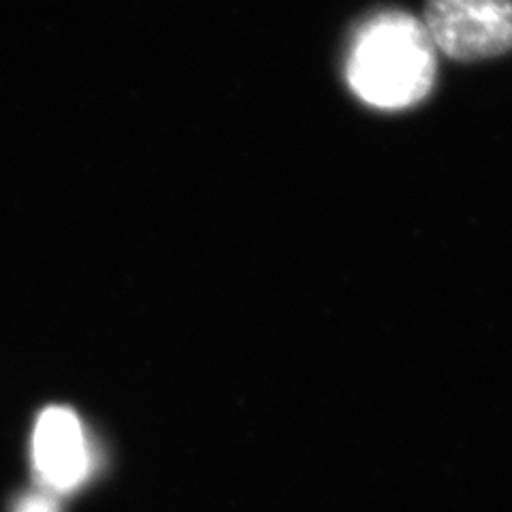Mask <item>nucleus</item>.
<instances>
[{
	"label": "nucleus",
	"mask_w": 512,
	"mask_h": 512,
	"mask_svg": "<svg viewBox=\"0 0 512 512\" xmlns=\"http://www.w3.org/2000/svg\"><path fill=\"white\" fill-rule=\"evenodd\" d=\"M436 45L425 24L404 11L365 20L350 45L346 79L361 101L378 109H406L436 82Z\"/></svg>",
	"instance_id": "1"
},
{
	"label": "nucleus",
	"mask_w": 512,
	"mask_h": 512,
	"mask_svg": "<svg viewBox=\"0 0 512 512\" xmlns=\"http://www.w3.org/2000/svg\"><path fill=\"white\" fill-rule=\"evenodd\" d=\"M421 22L436 50L459 62L512 50V0H427Z\"/></svg>",
	"instance_id": "2"
},
{
	"label": "nucleus",
	"mask_w": 512,
	"mask_h": 512,
	"mask_svg": "<svg viewBox=\"0 0 512 512\" xmlns=\"http://www.w3.org/2000/svg\"><path fill=\"white\" fill-rule=\"evenodd\" d=\"M32 459L41 483L56 491L75 489L88 474L90 453L82 423L69 408H47L32 438Z\"/></svg>",
	"instance_id": "3"
},
{
	"label": "nucleus",
	"mask_w": 512,
	"mask_h": 512,
	"mask_svg": "<svg viewBox=\"0 0 512 512\" xmlns=\"http://www.w3.org/2000/svg\"><path fill=\"white\" fill-rule=\"evenodd\" d=\"M13 512H58V504L50 493H26Z\"/></svg>",
	"instance_id": "4"
}]
</instances>
